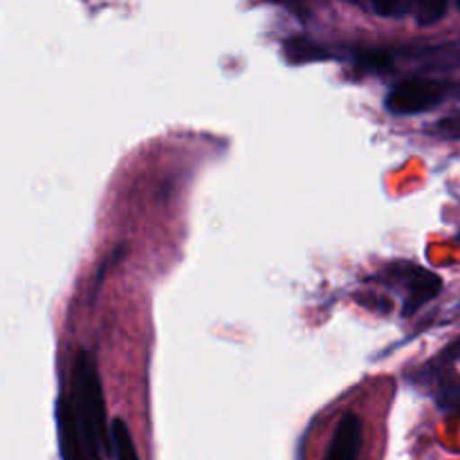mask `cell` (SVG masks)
<instances>
[{"label":"cell","mask_w":460,"mask_h":460,"mask_svg":"<svg viewBox=\"0 0 460 460\" xmlns=\"http://www.w3.org/2000/svg\"><path fill=\"white\" fill-rule=\"evenodd\" d=\"M72 407L85 443L99 454L115 452L112 449V429L108 427L106 400H103L102 380H99L94 359L85 350H79L72 364Z\"/></svg>","instance_id":"6da1fadb"},{"label":"cell","mask_w":460,"mask_h":460,"mask_svg":"<svg viewBox=\"0 0 460 460\" xmlns=\"http://www.w3.org/2000/svg\"><path fill=\"white\" fill-rule=\"evenodd\" d=\"M445 97V88L429 79H409L395 85L386 94V111L394 115H420L438 106Z\"/></svg>","instance_id":"7a4b0ae2"},{"label":"cell","mask_w":460,"mask_h":460,"mask_svg":"<svg viewBox=\"0 0 460 460\" xmlns=\"http://www.w3.org/2000/svg\"><path fill=\"white\" fill-rule=\"evenodd\" d=\"M391 281L400 283L407 290V305H404V314L418 313L427 301L434 299L440 290H443V281L438 274L429 272V270L420 268L416 263H398L391 265L386 270Z\"/></svg>","instance_id":"3957f363"},{"label":"cell","mask_w":460,"mask_h":460,"mask_svg":"<svg viewBox=\"0 0 460 460\" xmlns=\"http://www.w3.org/2000/svg\"><path fill=\"white\" fill-rule=\"evenodd\" d=\"M54 416H57L58 449H61L63 460H103V456H99V454L85 443L84 436H81L72 400L58 398Z\"/></svg>","instance_id":"277c9868"},{"label":"cell","mask_w":460,"mask_h":460,"mask_svg":"<svg viewBox=\"0 0 460 460\" xmlns=\"http://www.w3.org/2000/svg\"><path fill=\"white\" fill-rule=\"evenodd\" d=\"M364 445V422L358 413H346L335 427L323 460H358Z\"/></svg>","instance_id":"5b68a950"},{"label":"cell","mask_w":460,"mask_h":460,"mask_svg":"<svg viewBox=\"0 0 460 460\" xmlns=\"http://www.w3.org/2000/svg\"><path fill=\"white\" fill-rule=\"evenodd\" d=\"M112 429V449H115V460H139L137 449H135L133 436H130L128 425L121 418H115L111 425Z\"/></svg>","instance_id":"8992f818"},{"label":"cell","mask_w":460,"mask_h":460,"mask_svg":"<svg viewBox=\"0 0 460 460\" xmlns=\"http://www.w3.org/2000/svg\"><path fill=\"white\" fill-rule=\"evenodd\" d=\"M449 0H413V16L418 25L429 27L447 13Z\"/></svg>","instance_id":"52a82bcc"},{"label":"cell","mask_w":460,"mask_h":460,"mask_svg":"<svg viewBox=\"0 0 460 460\" xmlns=\"http://www.w3.org/2000/svg\"><path fill=\"white\" fill-rule=\"evenodd\" d=\"M286 54L292 61H322V58H331V54L326 49L304 39L286 43Z\"/></svg>","instance_id":"ba28073f"},{"label":"cell","mask_w":460,"mask_h":460,"mask_svg":"<svg viewBox=\"0 0 460 460\" xmlns=\"http://www.w3.org/2000/svg\"><path fill=\"white\" fill-rule=\"evenodd\" d=\"M438 407L445 411L460 413V385L458 382H449L440 389L438 394Z\"/></svg>","instance_id":"9c48e42d"},{"label":"cell","mask_w":460,"mask_h":460,"mask_svg":"<svg viewBox=\"0 0 460 460\" xmlns=\"http://www.w3.org/2000/svg\"><path fill=\"white\" fill-rule=\"evenodd\" d=\"M371 3L380 16H400L402 13V0H371Z\"/></svg>","instance_id":"30bf717a"},{"label":"cell","mask_w":460,"mask_h":460,"mask_svg":"<svg viewBox=\"0 0 460 460\" xmlns=\"http://www.w3.org/2000/svg\"><path fill=\"white\" fill-rule=\"evenodd\" d=\"M272 3H292V0H272Z\"/></svg>","instance_id":"8fae6325"},{"label":"cell","mask_w":460,"mask_h":460,"mask_svg":"<svg viewBox=\"0 0 460 460\" xmlns=\"http://www.w3.org/2000/svg\"><path fill=\"white\" fill-rule=\"evenodd\" d=\"M456 3H458V7H460V0H456Z\"/></svg>","instance_id":"7c38bea8"},{"label":"cell","mask_w":460,"mask_h":460,"mask_svg":"<svg viewBox=\"0 0 460 460\" xmlns=\"http://www.w3.org/2000/svg\"><path fill=\"white\" fill-rule=\"evenodd\" d=\"M458 241H460V236H458Z\"/></svg>","instance_id":"4fadbf2b"}]
</instances>
